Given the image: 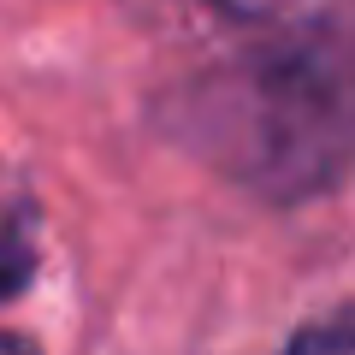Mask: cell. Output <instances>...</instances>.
<instances>
[{"instance_id":"cell-1","label":"cell","mask_w":355,"mask_h":355,"mask_svg":"<svg viewBox=\"0 0 355 355\" xmlns=\"http://www.w3.org/2000/svg\"><path fill=\"white\" fill-rule=\"evenodd\" d=\"M166 137L266 202H308L349 172L338 24H296L166 95Z\"/></svg>"},{"instance_id":"cell-2","label":"cell","mask_w":355,"mask_h":355,"mask_svg":"<svg viewBox=\"0 0 355 355\" xmlns=\"http://www.w3.org/2000/svg\"><path fill=\"white\" fill-rule=\"evenodd\" d=\"M36 279V202L18 178L0 172V302Z\"/></svg>"},{"instance_id":"cell-3","label":"cell","mask_w":355,"mask_h":355,"mask_svg":"<svg viewBox=\"0 0 355 355\" xmlns=\"http://www.w3.org/2000/svg\"><path fill=\"white\" fill-rule=\"evenodd\" d=\"M284 355H355V331H349L343 314H331V320H320V326L296 331Z\"/></svg>"},{"instance_id":"cell-4","label":"cell","mask_w":355,"mask_h":355,"mask_svg":"<svg viewBox=\"0 0 355 355\" xmlns=\"http://www.w3.org/2000/svg\"><path fill=\"white\" fill-rule=\"evenodd\" d=\"M196 6L231 18V24H272V18L284 12V0H196Z\"/></svg>"},{"instance_id":"cell-5","label":"cell","mask_w":355,"mask_h":355,"mask_svg":"<svg viewBox=\"0 0 355 355\" xmlns=\"http://www.w3.org/2000/svg\"><path fill=\"white\" fill-rule=\"evenodd\" d=\"M0 355H42V349L30 338H6V331H0Z\"/></svg>"}]
</instances>
